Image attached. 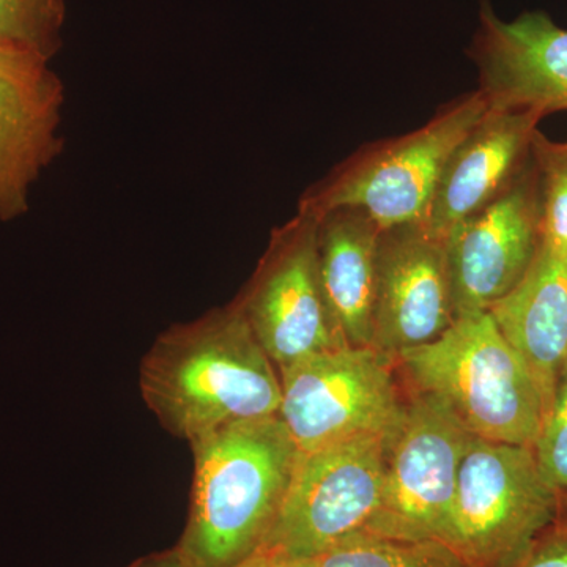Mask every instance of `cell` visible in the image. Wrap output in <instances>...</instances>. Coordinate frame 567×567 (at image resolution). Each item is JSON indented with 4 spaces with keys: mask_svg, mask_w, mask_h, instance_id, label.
<instances>
[{
    "mask_svg": "<svg viewBox=\"0 0 567 567\" xmlns=\"http://www.w3.org/2000/svg\"><path fill=\"white\" fill-rule=\"evenodd\" d=\"M145 404L192 443L224 425L279 415L281 379L240 305L164 331L140 368Z\"/></svg>",
    "mask_w": 567,
    "mask_h": 567,
    "instance_id": "6da1fadb",
    "label": "cell"
},
{
    "mask_svg": "<svg viewBox=\"0 0 567 567\" xmlns=\"http://www.w3.org/2000/svg\"><path fill=\"white\" fill-rule=\"evenodd\" d=\"M194 480L177 550L192 567H235L264 546L298 451L279 416L216 429L189 443Z\"/></svg>",
    "mask_w": 567,
    "mask_h": 567,
    "instance_id": "7a4b0ae2",
    "label": "cell"
},
{
    "mask_svg": "<svg viewBox=\"0 0 567 567\" xmlns=\"http://www.w3.org/2000/svg\"><path fill=\"white\" fill-rule=\"evenodd\" d=\"M415 391L435 395L480 439L535 446L546 410L528 365L486 312L457 317L395 358Z\"/></svg>",
    "mask_w": 567,
    "mask_h": 567,
    "instance_id": "3957f363",
    "label": "cell"
},
{
    "mask_svg": "<svg viewBox=\"0 0 567 567\" xmlns=\"http://www.w3.org/2000/svg\"><path fill=\"white\" fill-rule=\"evenodd\" d=\"M488 110L477 89L415 132L364 145L306 194L300 210L320 218L334 208H360L382 229L425 221L447 159Z\"/></svg>",
    "mask_w": 567,
    "mask_h": 567,
    "instance_id": "277c9868",
    "label": "cell"
},
{
    "mask_svg": "<svg viewBox=\"0 0 567 567\" xmlns=\"http://www.w3.org/2000/svg\"><path fill=\"white\" fill-rule=\"evenodd\" d=\"M558 516L559 494L540 475L532 446L473 436L447 539L466 565L517 567Z\"/></svg>",
    "mask_w": 567,
    "mask_h": 567,
    "instance_id": "5b68a950",
    "label": "cell"
},
{
    "mask_svg": "<svg viewBox=\"0 0 567 567\" xmlns=\"http://www.w3.org/2000/svg\"><path fill=\"white\" fill-rule=\"evenodd\" d=\"M391 439L360 436L298 453L281 509L257 551L317 559L365 535L382 502Z\"/></svg>",
    "mask_w": 567,
    "mask_h": 567,
    "instance_id": "8992f818",
    "label": "cell"
},
{
    "mask_svg": "<svg viewBox=\"0 0 567 567\" xmlns=\"http://www.w3.org/2000/svg\"><path fill=\"white\" fill-rule=\"evenodd\" d=\"M395 358L374 347L341 346L279 371V420L300 453L371 435H393L405 402Z\"/></svg>",
    "mask_w": 567,
    "mask_h": 567,
    "instance_id": "52a82bcc",
    "label": "cell"
},
{
    "mask_svg": "<svg viewBox=\"0 0 567 567\" xmlns=\"http://www.w3.org/2000/svg\"><path fill=\"white\" fill-rule=\"evenodd\" d=\"M473 436L440 399L415 391L388 447L382 502L365 535L447 544L458 472Z\"/></svg>",
    "mask_w": 567,
    "mask_h": 567,
    "instance_id": "ba28073f",
    "label": "cell"
},
{
    "mask_svg": "<svg viewBox=\"0 0 567 567\" xmlns=\"http://www.w3.org/2000/svg\"><path fill=\"white\" fill-rule=\"evenodd\" d=\"M319 221V216L300 210L297 218L276 230L259 270L238 301L278 371L347 346L320 281Z\"/></svg>",
    "mask_w": 567,
    "mask_h": 567,
    "instance_id": "9c48e42d",
    "label": "cell"
},
{
    "mask_svg": "<svg viewBox=\"0 0 567 567\" xmlns=\"http://www.w3.org/2000/svg\"><path fill=\"white\" fill-rule=\"evenodd\" d=\"M543 244L535 159L475 215L447 234L456 316L486 312L516 289Z\"/></svg>",
    "mask_w": 567,
    "mask_h": 567,
    "instance_id": "30bf717a",
    "label": "cell"
},
{
    "mask_svg": "<svg viewBox=\"0 0 567 567\" xmlns=\"http://www.w3.org/2000/svg\"><path fill=\"white\" fill-rule=\"evenodd\" d=\"M456 319L446 235L425 221L383 229L372 347L398 358L435 341Z\"/></svg>",
    "mask_w": 567,
    "mask_h": 567,
    "instance_id": "8fae6325",
    "label": "cell"
},
{
    "mask_svg": "<svg viewBox=\"0 0 567 567\" xmlns=\"http://www.w3.org/2000/svg\"><path fill=\"white\" fill-rule=\"evenodd\" d=\"M468 54L491 110L567 111V29L546 11L503 21L483 2Z\"/></svg>",
    "mask_w": 567,
    "mask_h": 567,
    "instance_id": "7c38bea8",
    "label": "cell"
},
{
    "mask_svg": "<svg viewBox=\"0 0 567 567\" xmlns=\"http://www.w3.org/2000/svg\"><path fill=\"white\" fill-rule=\"evenodd\" d=\"M543 118L535 111L488 110L447 159L425 223L447 237L491 204L527 164Z\"/></svg>",
    "mask_w": 567,
    "mask_h": 567,
    "instance_id": "4fadbf2b",
    "label": "cell"
},
{
    "mask_svg": "<svg viewBox=\"0 0 567 567\" xmlns=\"http://www.w3.org/2000/svg\"><path fill=\"white\" fill-rule=\"evenodd\" d=\"M488 315L528 365L547 416L567 371V257L540 244L527 275Z\"/></svg>",
    "mask_w": 567,
    "mask_h": 567,
    "instance_id": "5bb4252c",
    "label": "cell"
},
{
    "mask_svg": "<svg viewBox=\"0 0 567 567\" xmlns=\"http://www.w3.org/2000/svg\"><path fill=\"white\" fill-rule=\"evenodd\" d=\"M62 103L54 73L32 81L0 76V219L28 212L33 182L61 152Z\"/></svg>",
    "mask_w": 567,
    "mask_h": 567,
    "instance_id": "9a60e30c",
    "label": "cell"
},
{
    "mask_svg": "<svg viewBox=\"0 0 567 567\" xmlns=\"http://www.w3.org/2000/svg\"><path fill=\"white\" fill-rule=\"evenodd\" d=\"M379 226L360 208H334L320 216L317 234L320 281L347 346L372 347Z\"/></svg>",
    "mask_w": 567,
    "mask_h": 567,
    "instance_id": "2e32d148",
    "label": "cell"
},
{
    "mask_svg": "<svg viewBox=\"0 0 567 567\" xmlns=\"http://www.w3.org/2000/svg\"><path fill=\"white\" fill-rule=\"evenodd\" d=\"M319 567H470L454 548L436 539L350 537L319 558Z\"/></svg>",
    "mask_w": 567,
    "mask_h": 567,
    "instance_id": "e0dca14e",
    "label": "cell"
},
{
    "mask_svg": "<svg viewBox=\"0 0 567 567\" xmlns=\"http://www.w3.org/2000/svg\"><path fill=\"white\" fill-rule=\"evenodd\" d=\"M65 0H0V48L50 62L61 47Z\"/></svg>",
    "mask_w": 567,
    "mask_h": 567,
    "instance_id": "ac0fdd59",
    "label": "cell"
},
{
    "mask_svg": "<svg viewBox=\"0 0 567 567\" xmlns=\"http://www.w3.org/2000/svg\"><path fill=\"white\" fill-rule=\"evenodd\" d=\"M532 156L539 174L543 245L567 257V141H550L537 130Z\"/></svg>",
    "mask_w": 567,
    "mask_h": 567,
    "instance_id": "d6986e66",
    "label": "cell"
},
{
    "mask_svg": "<svg viewBox=\"0 0 567 567\" xmlns=\"http://www.w3.org/2000/svg\"><path fill=\"white\" fill-rule=\"evenodd\" d=\"M537 468L554 491H567V371L559 380L535 446Z\"/></svg>",
    "mask_w": 567,
    "mask_h": 567,
    "instance_id": "ffe728a7",
    "label": "cell"
},
{
    "mask_svg": "<svg viewBox=\"0 0 567 567\" xmlns=\"http://www.w3.org/2000/svg\"><path fill=\"white\" fill-rule=\"evenodd\" d=\"M517 567H567V527L550 525Z\"/></svg>",
    "mask_w": 567,
    "mask_h": 567,
    "instance_id": "44dd1931",
    "label": "cell"
},
{
    "mask_svg": "<svg viewBox=\"0 0 567 567\" xmlns=\"http://www.w3.org/2000/svg\"><path fill=\"white\" fill-rule=\"evenodd\" d=\"M51 73L48 62L25 52L0 48V76L13 80H40Z\"/></svg>",
    "mask_w": 567,
    "mask_h": 567,
    "instance_id": "7402d4cb",
    "label": "cell"
},
{
    "mask_svg": "<svg viewBox=\"0 0 567 567\" xmlns=\"http://www.w3.org/2000/svg\"><path fill=\"white\" fill-rule=\"evenodd\" d=\"M235 567H319V558H293L268 554V551H256L252 557Z\"/></svg>",
    "mask_w": 567,
    "mask_h": 567,
    "instance_id": "603a6c76",
    "label": "cell"
},
{
    "mask_svg": "<svg viewBox=\"0 0 567 567\" xmlns=\"http://www.w3.org/2000/svg\"><path fill=\"white\" fill-rule=\"evenodd\" d=\"M126 567H192L182 557L177 547L167 548V550L156 551V554L145 555L132 565Z\"/></svg>",
    "mask_w": 567,
    "mask_h": 567,
    "instance_id": "cb8c5ba5",
    "label": "cell"
}]
</instances>
